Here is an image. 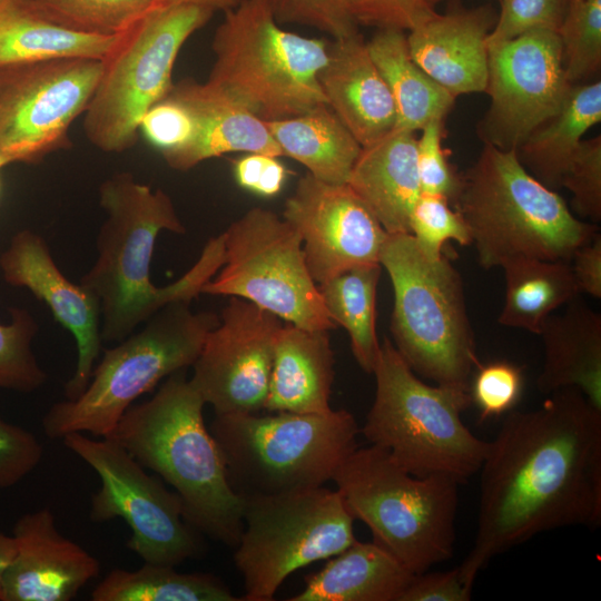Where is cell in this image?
<instances>
[{
  "label": "cell",
  "instance_id": "obj_37",
  "mask_svg": "<svg viewBox=\"0 0 601 601\" xmlns=\"http://www.w3.org/2000/svg\"><path fill=\"white\" fill-rule=\"evenodd\" d=\"M9 312L11 322L0 324V388L31 393L47 380L32 351L38 325L27 309Z\"/></svg>",
  "mask_w": 601,
  "mask_h": 601
},
{
  "label": "cell",
  "instance_id": "obj_52",
  "mask_svg": "<svg viewBox=\"0 0 601 601\" xmlns=\"http://www.w3.org/2000/svg\"><path fill=\"white\" fill-rule=\"evenodd\" d=\"M442 0H427V2L433 7L435 3L440 2Z\"/></svg>",
  "mask_w": 601,
  "mask_h": 601
},
{
  "label": "cell",
  "instance_id": "obj_26",
  "mask_svg": "<svg viewBox=\"0 0 601 601\" xmlns=\"http://www.w3.org/2000/svg\"><path fill=\"white\" fill-rule=\"evenodd\" d=\"M538 335L544 346L540 392L575 388L601 411V315L577 297L564 313L548 316Z\"/></svg>",
  "mask_w": 601,
  "mask_h": 601
},
{
  "label": "cell",
  "instance_id": "obj_8",
  "mask_svg": "<svg viewBox=\"0 0 601 601\" xmlns=\"http://www.w3.org/2000/svg\"><path fill=\"white\" fill-rule=\"evenodd\" d=\"M380 264L394 292L393 345L421 378L469 388L480 364L463 282L444 254L425 256L408 233L387 234Z\"/></svg>",
  "mask_w": 601,
  "mask_h": 601
},
{
  "label": "cell",
  "instance_id": "obj_35",
  "mask_svg": "<svg viewBox=\"0 0 601 601\" xmlns=\"http://www.w3.org/2000/svg\"><path fill=\"white\" fill-rule=\"evenodd\" d=\"M563 68L571 85L587 82L601 68V0H568L558 30Z\"/></svg>",
  "mask_w": 601,
  "mask_h": 601
},
{
  "label": "cell",
  "instance_id": "obj_9",
  "mask_svg": "<svg viewBox=\"0 0 601 601\" xmlns=\"http://www.w3.org/2000/svg\"><path fill=\"white\" fill-rule=\"evenodd\" d=\"M259 413L215 415L209 426L243 497L323 486L357 447L361 430L346 410Z\"/></svg>",
  "mask_w": 601,
  "mask_h": 601
},
{
  "label": "cell",
  "instance_id": "obj_29",
  "mask_svg": "<svg viewBox=\"0 0 601 601\" xmlns=\"http://www.w3.org/2000/svg\"><path fill=\"white\" fill-rule=\"evenodd\" d=\"M600 121V79L573 85L560 110L532 131L515 154L534 178L556 190L584 134Z\"/></svg>",
  "mask_w": 601,
  "mask_h": 601
},
{
  "label": "cell",
  "instance_id": "obj_17",
  "mask_svg": "<svg viewBox=\"0 0 601 601\" xmlns=\"http://www.w3.org/2000/svg\"><path fill=\"white\" fill-rule=\"evenodd\" d=\"M283 321L249 300L230 297L193 364L190 384L215 415L258 413L268 393Z\"/></svg>",
  "mask_w": 601,
  "mask_h": 601
},
{
  "label": "cell",
  "instance_id": "obj_31",
  "mask_svg": "<svg viewBox=\"0 0 601 601\" xmlns=\"http://www.w3.org/2000/svg\"><path fill=\"white\" fill-rule=\"evenodd\" d=\"M366 46L392 95L396 128L415 132L433 120L445 118L456 97L412 59L403 30L378 29Z\"/></svg>",
  "mask_w": 601,
  "mask_h": 601
},
{
  "label": "cell",
  "instance_id": "obj_41",
  "mask_svg": "<svg viewBox=\"0 0 601 601\" xmlns=\"http://www.w3.org/2000/svg\"><path fill=\"white\" fill-rule=\"evenodd\" d=\"M501 12L487 36V47L531 31L558 32L568 0H500Z\"/></svg>",
  "mask_w": 601,
  "mask_h": 601
},
{
  "label": "cell",
  "instance_id": "obj_34",
  "mask_svg": "<svg viewBox=\"0 0 601 601\" xmlns=\"http://www.w3.org/2000/svg\"><path fill=\"white\" fill-rule=\"evenodd\" d=\"M93 601H237L210 573H180L175 566L147 563L137 570L110 571L91 593Z\"/></svg>",
  "mask_w": 601,
  "mask_h": 601
},
{
  "label": "cell",
  "instance_id": "obj_42",
  "mask_svg": "<svg viewBox=\"0 0 601 601\" xmlns=\"http://www.w3.org/2000/svg\"><path fill=\"white\" fill-rule=\"evenodd\" d=\"M561 187L572 194V207L580 216L601 219V137L582 139L563 176Z\"/></svg>",
  "mask_w": 601,
  "mask_h": 601
},
{
  "label": "cell",
  "instance_id": "obj_38",
  "mask_svg": "<svg viewBox=\"0 0 601 601\" xmlns=\"http://www.w3.org/2000/svg\"><path fill=\"white\" fill-rule=\"evenodd\" d=\"M410 234L421 252L430 258L444 255L450 240L472 244L470 231L461 215L450 206L446 197L421 194L411 215Z\"/></svg>",
  "mask_w": 601,
  "mask_h": 601
},
{
  "label": "cell",
  "instance_id": "obj_3",
  "mask_svg": "<svg viewBox=\"0 0 601 601\" xmlns=\"http://www.w3.org/2000/svg\"><path fill=\"white\" fill-rule=\"evenodd\" d=\"M186 371L168 376L150 400L131 405L108 437L174 489L187 524L235 548L244 497L228 482L221 452L204 421L206 404Z\"/></svg>",
  "mask_w": 601,
  "mask_h": 601
},
{
  "label": "cell",
  "instance_id": "obj_48",
  "mask_svg": "<svg viewBox=\"0 0 601 601\" xmlns=\"http://www.w3.org/2000/svg\"><path fill=\"white\" fill-rule=\"evenodd\" d=\"M237 184L257 195L273 197L284 187L287 170L277 157L247 152L234 164Z\"/></svg>",
  "mask_w": 601,
  "mask_h": 601
},
{
  "label": "cell",
  "instance_id": "obj_40",
  "mask_svg": "<svg viewBox=\"0 0 601 601\" xmlns=\"http://www.w3.org/2000/svg\"><path fill=\"white\" fill-rule=\"evenodd\" d=\"M278 23H294L326 32L333 40L358 35L346 0H267Z\"/></svg>",
  "mask_w": 601,
  "mask_h": 601
},
{
  "label": "cell",
  "instance_id": "obj_24",
  "mask_svg": "<svg viewBox=\"0 0 601 601\" xmlns=\"http://www.w3.org/2000/svg\"><path fill=\"white\" fill-rule=\"evenodd\" d=\"M416 136L394 127L362 147L346 184L364 201L387 234H410L420 197Z\"/></svg>",
  "mask_w": 601,
  "mask_h": 601
},
{
  "label": "cell",
  "instance_id": "obj_19",
  "mask_svg": "<svg viewBox=\"0 0 601 601\" xmlns=\"http://www.w3.org/2000/svg\"><path fill=\"white\" fill-rule=\"evenodd\" d=\"M0 269L9 285L29 289L73 335L78 359L73 375L65 385V396L76 398L87 386L101 348L98 300L62 274L46 240L30 229H22L11 238L0 255Z\"/></svg>",
  "mask_w": 601,
  "mask_h": 601
},
{
  "label": "cell",
  "instance_id": "obj_6",
  "mask_svg": "<svg viewBox=\"0 0 601 601\" xmlns=\"http://www.w3.org/2000/svg\"><path fill=\"white\" fill-rule=\"evenodd\" d=\"M344 504L373 542L418 574L452 558L459 485L441 474L416 476L374 445L356 447L335 471Z\"/></svg>",
  "mask_w": 601,
  "mask_h": 601
},
{
  "label": "cell",
  "instance_id": "obj_49",
  "mask_svg": "<svg viewBox=\"0 0 601 601\" xmlns=\"http://www.w3.org/2000/svg\"><path fill=\"white\" fill-rule=\"evenodd\" d=\"M571 260L572 272L580 293L594 298L601 297V236L598 233L591 240L580 246Z\"/></svg>",
  "mask_w": 601,
  "mask_h": 601
},
{
  "label": "cell",
  "instance_id": "obj_22",
  "mask_svg": "<svg viewBox=\"0 0 601 601\" xmlns=\"http://www.w3.org/2000/svg\"><path fill=\"white\" fill-rule=\"evenodd\" d=\"M191 114L195 131L180 148L161 152L169 167L188 170L228 152L280 157L282 151L264 120L208 81L184 80L168 93Z\"/></svg>",
  "mask_w": 601,
  "mask_h": 601
},
{
  "label": "cell",
  "instance_id": "obj_12",
  "mask_svg": "<svg viewBox=\"0 0 601 601\" xmlns=\"http://www.w3.org/2000/svg\"><path fill=\"white\" fill-rule=\"evenodd\" d=\"M354 518L337 490L323 486L244 497L234 561L242 600L270 601L289 574L356 541Z\"/></svg>",
  "mask_w": 601,
  "mask_h": 601
},
{
  "label": "cell",
  "instance_id": "obj_11",
  "mask_svg": "<svg viewBox=\"0 0 601 601\" xmlns=\"http://www.w3.org/2000/svg\"><path fill=\"white\" fill-rule=\"evenodd\" d=\"M214 13L194 4L154 6L118 35L101 59L100 78L83 112L91 145L105 152L136 145L144 115L174 86L181 47Z\"/></svg>",
  "mask_w": 601,
  "mask_h": 601
},
{
  "label": "cell",
  "instance_id": "obj_7",
  "mask_svg": "<svg viewBox=\"0 0 601 601\" xmlns=\"http://www.w3.org/2000/svg\"><path fill=\"white\" fill-rule=\"evenodd\" d=\"M328 47L282 29L267 0H243L215 30L207 81L264 121L288 118L326 104L318 73Z\"/></svg>",
  "mask_w": 601,
  "mask_h": 601
},
{
  "label": "cell",
  "instance_id": "obj_25",
  "mask_svg": "<svg viewBox=\"0 0 601 601\" xmlns=\"http://www.w3.org/2000/svg\"><path fill=\"white\" fill-rule=\"evenodd\" d=\"M334 353L328 331L287 323L279 329L264 410L327 413L334 382Z\"/></svg>",
  "mask_w": 601,
  "mask_h": 601
},
{
  "label": "cell",
  "instance_id": "obj_14",
  "mask_svg": "<svg viewBox=\"0 0 601 601\" xmlns=\"http://www.w3.org/2000/svg\"><path fill=\"white\" fill-rule=\"evenodd\" d=\"M61 440L100 477L91 497L92 521L122 519L131 530L128 548L147 563L176 566L203 552L198 532L183 518L178 494L148 474L119 443L82 433Z\"/></svg>",
  "mask_w": 601,
  "mask_h": 601
},
{
  "label": "cell",
  "instance_id": "obj_28",
  "mask_svg": "<svg viewBox=\"0 0 601 601\" xmlns=\"http://www.w3.org/2000/svg\"><path fill=\"white\" fill-rule=\"evenodd\" d=\"M117 37L66 29L51 21L36 0H0V67L56 58L101 60Z\"/></svg>",
  "mask_w": 601,
  "mask_h": 601
},
{
  "label": "cell",
  "instance_id": "obj_18",
  "mask_svg": "<svg viewBox=\"0 0 601 601\" xmlns=\"http://www.w3.org/2000/svg\"><path fill=\"white\" fill-rule=\"evenodd\" d=\"M283 218L302 238L317 285L348 269L380 264L387 233L347 184L325 183L307 173L286 199Z\"/></svg>",
  "mask_w": 601,
  "mask_h": 601
},
{
  "label": "cell",
  "instance_id": "obj_5",
  "mask_svg": "<svg viewBox=\"0 0 601 601\" xmlns=\"http://www.w3.org/2000/svg\"><path fill=\"white\" fill-rule=\"evenodd\" d=\"M375 395L361 432L416 476L441 474L460 484L476 474L489 441L462 421L472 404L469 388L427 384L384 338L372 373Z\"/></svg>",
  "mask_w": 601,
  "mask_h": 601
},
{
  "label": "cell",
  "instance_id": "obj_21",
  "mask_svg": "<svg viewBox=\"0 0 601 601\" xmlns=\"http://www.w3.org/2000/svg\"><path fill=\"white\" fill-rule=\"evenodd\" d=\"M496 16L490 6L434 13L406 36L416 65L454 97L485 92L487 36Z\"/></svg>",
  "mask_w": 601,
  "mask_h": 601
},
{
  "label": "cell",
  "instance_id": "obj_23",
  "mask_svg": "<svg viewBox=\"0 0 601 601\" xmlns=\"http://www.w3.org/2000/svg\"><path fill=\"white\" fill-rule=\"evenodd\" d=\"M318 81L327 106L362 147L395 127L392 95L359 33L329 41Z\"/></svg>",
  "mask_w": 601,
  "mask_h": 601
},
{
  "label": "cell",
  "instance_id": "obj_20",
  "mask_svg": "<svg viewBox=\"0 0 601 601\" xmlns=\"http://www.w3.org/2000/svg\"><path fill=\"white\" fill-rule=\"evenodd\" d=\"M11 535L0 601H70L99 574V561L58 531L49 509L20 516Z\"/></svg>",
  "mask_w": 601,
  "mask_h": 601
},
{
  "label": "cell",
  "instance_id": "obj_46",
  "mask_svg": "<svg viewBox=\"0 0 601 601\" xmlns=\"http://www.w3.org/2000/svg\"><path fill=\"white\" fill-rule=\"evenodd\" d=\"M42 455L43 447L32 433L0 417V489L22 481Z\"/></svg>",
  "mask_w": 601,
  "mask_h": 601
},
{
  "label": "cell",
  "instance_id": "obj_27",
  "mask_svg": "<svg viewBox=\"0 0 601 601\" xmlns=\"http://www.w3.org/2000/svg\"><path fill=\"white\" fill-rule=\"evenodd\" d=\"M304 578L289 601H400L414 573L375 542L355 541Z\"/></svg>",
  "mask_w": 601,
  "mask_h": 601
},
{
  "label": "cell",
  "instance_id": "obj_30",
  "mask_svg": "<svg viewBox=\"0 0 601 601\" xmlns=\"http://www.w3.org/2000/svg\"><path fill=\"white\" fill-rule=\"evenodd\" d=\"M265 124L283 156L319 180L346 184L362 146L326 104Z\"/></svg>",
  "mask_w": 601,
  "mask_h": 601
},
{
  "label": "cell",
  "instance_id": "obj_51",
  "mask_svg": "<svg viewBox=\"0 0 601 601\" xmlns=\"http://www.w3.org/2000/svg\"><path fill=\"white\" fill-rule=\"evenodd\" d=\"M16 552V544L12 535L0 532V597L2 578L6 569L11 562Z\"/></svg>",
  "mask_w": 601,
  "mask_h": 601
},
{
  "label": "cell",
  "instance_id": "obj_53",
  "mask_svg": "<svg viewBox=\"0 0 601 601\" xmlns=\"http://www.w3.org/2000/svg\"><path fill=\"white\" fill-rule=\"evenodd\" d=\"M2 167H4V166L0 162V170H1Z\"/></svg>",
  "mask_w": 601,
  "mask_h": 601
},
{
  "label": "cell",
  "instance_id": "obj_50",
  "mask_svg": "<svg viewBox=\"0 0 601 601\" xmlns=\"http://www.w3.org/2000/svg\"><path fill=\"white\" fill-rule=\"evenodd\" d=\"M155 6L194 4L205 7L214 12H225L238 6L243 0H150Z\"/></svg>",
  "mask_w": 601,
  "mask_h": 601
},
{
  "label": "cell",
  "instance_id": "obj_2",
  "mask_svg": "<svg viewBox=\"0 0 601 601\" xmlns=\"http://www.w3.org/2000/svg\"><path fill=\"white\" fill-rule=\"evenodd\" d=\"M99 204L106 219L97 236L98 255L79 284L99 303L101 341L118 343L161 307L190 303L201 293L224 264V236L211 237L180 278L157 287L150 263L158 234L186 231L171 198L121 171L100 184Z\"/></svg>",
  "mask_w": 601,
  "mask_h": 601
},
{
  "label": "cell",
  "instance_id": "obj_43",
  "mask_svg": "<svg viewBox=\"0 0 601 601\" xmlns=\"http://www.w3.org/2000/svg\"><path fill=\"white\" fill-rule=\"evenodd\" d=\"M444 119L433 120L421 129L416 139L417 173L421 193L439 195L453 201L460 188L461 175L449 161L443 148Z\"/></svg>",
  "mask_w": 601,
  "mask_h": 601
},
{
  "label": "cell",
  "instance_id": "obj_39",
  "mask_svg": "<svg viewBox=\"0 0 601 601\" xmlns=\"http://www.w3.org/2000/svg\"><path fill=\"white\" fill-rule=\"evenodd\" d=\"M523 382L522 370L511 362L479 364L469 392L472 404L480 412V420L502 416L514 410Z\"/></svg>",
  "mask_w": 601,
  "mask_h": 601
},
{
  "label": "cell",
  "instance_id": "obj_1",
  "mask_svg": "<svg viewBox=\"0 0 601 601\" xmlns=\"http://www.w3.org/2000/svg\"><path fill=\"white\" fill-rule=\"evenodd\" d=\"M512 410L482 461L473 545L459 565L473 587L495 556L565 526L601 524V411L575 388Z\"/></svg>",
  "mask_w": 601,
  "mask_h": 601
},
{
  "label": "cell",
  "instance_id": "obj_45",
  "mask_svg": "<svg viewBox=\"0 0 601 601\" xmlns=\"http://www.w3.org/2000/svg\"><path fill=\"white\" fill-rule=\"evenodd\" d=\"M356 23L377 29L411 30L435 11L427 0H346Z\"/></svg>",
  "mask_w": 601,
  "mask_h": 601
},
{
  "label": "cell",
  "instance_id": "obj_13",
  "mask_svg": "<svg viewBox=\"0 0 601 601\" xmlns=\"http://www.w3.org/2000/svg\"><path fill=\"white\" fill-rule=\"evenodd\" d=\"M223 236L224 264L201 293L244 298L306 329L337 327L308 272L302 238L287 220L254 207Z\"/></svg>",
  "mask_w": 601,
  "mask_h": 601
},
{
  "label": "cell",
  "instance_id": "obj_4",
  "mask_svg": "<svg viewBox=\"0 0 601 601\" xmlns=\"http://www.w3.org/2000/svg\"><path fill=\"white\" fill-rule=\"evenodd\" d=\"M453 203L486 269L515 258L570 262L598 234L594 224L577 218L556 190L522 166L515 150L489 144L461 175Z\"/></svg>",
  "mask_w": 601,
  "mask_h": 601
},
{
  "label": "cell",
  "instance_id": "obj_32",
  "mask_svg": "<svg viewBox=\"0 0 601 601\" xmlns=\"http://www.w3.org/2000/svg\"><path fill=\"white\" fill-rule=\"evenodd\" d=\"M505 277L501 325L539 334L543 321L580 294L570 262L515 258L502 266Z\"/></svg>",
  "mask_w": 601,
  "mask_h": 601
},
{
  "label": "cell",
  "instance_id": "obj_16",
  "mask_svg": "<svg viewBox=\"0 0 601 601\" xmlns=\"http://www.w3.org/2000/svg\"><path fill=\"white\" fill-rule=\"evenodd\" d=\"M487 112L477 126L483 144L518 147L562 107L571 85L554 31L538 30L487 47Z\"/></svg>",
  "mask_w": 601,
  "mask_h": 601
},
{
  "label": "cell",
  "instance_id": "obj_15",
  "mask_svg": "<svg viewBox=\"0 0 601 601\" xmlns=\"http://www.w3.org/2000/svg\"><path fill=\"white\" fill-rule=\"evenodd\" d=\"M101 60L56 58L0 67V162L37 164L69 147L71 124L85 112Z\"/></svg>",
  "mask_w": 601,
  "mask_h": 601
},
{
  "label": "cell",
  "instance_id": "obj_36",
  "mask_svg": "<svg viewBox=\"0 0 601 601\" xmlns=\"http://www.w3.org/2000/svg\"><path fill=\"white\" fill-rule=\"evenodd\" d=\"M55 23L77 32L117 36L155 4L150 0H36Z\"/></svg>",
  "mask_w": 601,
  "mask_h": 601
},
{
  "label": "cell",
  "instance_id": "obj_47",
  "mask_svg": "<svg viewBox=\"0 0 601 601\" xmlns=\"http://www.w3.org/2000/svg\"><path fill=\"white\" fill-rule=\"evenodd\" d=\"M472 590L459 565L449 571L427 570L413 575L400 601H470Z\"/></svg>",
  "mask_w": 601,
  "mask_h": 601
},
{
  "label": "cell",
  "instance_id": "obj_10",
  "mask_svg": "<svg viewBox=\"0 0 601 601\" xmlns=\"http://www.w3.org/2000/svg\"><path fill=\"white\" fill-rule=\"evenodd\" d=\"M218 321L215 313L191 311L189 302L161 307L138 332L105 351L79 396L48 410L42 420L46 435L55 440L87 432L108 437L134 401L193 366Z\"/></svg>",
  "mask_w": 601,
  "mask_h": 601
},
{
  "label": "cell",
  "instance_id": "obj_33",
  "mask_svg": "<svg viewBox=\"0 0 601 601\" xmlns=\"http://www.w3.org/2000/svg\"><path fill=\"white\" fill-rule=\"evenodd\" d=\"M381 269V264L359 266L318 285L326 312L348 333L353 356L367 374L373 373L381 347L376 333Z\"/></svg>",
  "mask_w": 601,
  "mask_h": 601
},
{
  "label": "cell",
  "instance_id": "obj_44",
  "mask_svg": "<svg viewBox=\"0 0 601 601\" xmlns=\"http://www.w3.org/2000/svg\"><path fill=\"white\" fill-rule=\"evenodd\" d=\"M140 129L160 152L186 145L195 131V121L189 110L167 95L144 115Z\"/></svg>",
  "mask_w": 601,
  "mask_h": 601
}]
</instances>
